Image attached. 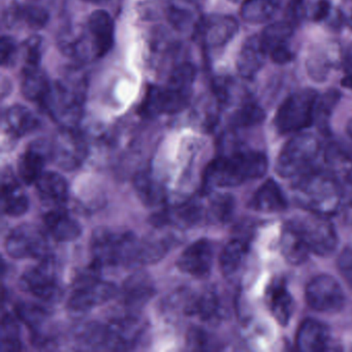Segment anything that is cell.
Masks as SVG:
<instances>
[{"mask_svg":"<svg viewBox=\"0 0 352 352\" xmlns=\"http://www.w3.org/2000/svg\"><path fill=\"white\" fill-rule=\"evenodd\" d=\"M16 315L20 320L23 321L30 329H38L47 318V313L38 305L22 302L16 308Z\"/></svg>","mask_w":352,"mask_h":352,"instance_id":"cell-43","label":"cell"},{"mask_svg":"<svg viewBox=\"0 0 352 352\" xmlns=\"http://www.w3.org/2000/svg\"><path fill=\"white\" fill-rule=\"evenodd\" d=\"M318 92L305 88L294 92L278 109L274 124L281 135L298 133L314 124L315 104Z\"/></svg>","mask_w":352,"mask_h":352,"instance_id":"cell-4","label":"cell"},{"mask_svg":"<svg viewBox=\"0 0 352 352\" xmlns=\"http://www.w3.org/2000/svg\"><path fill=\"white\" fill-rule=\"evenodd\" d=\"M119 236L107 228H98L91 236L92 261L102 267L118 265Z\"/></svg>","mask_w":352,"mask_h":352,"instance_id":"cell-20","label":"cell"},{"mask_svg":"<svg viewBox=\"0 0 352 352\" xmlns=\"http://www.w3.org/2000/svg\"><path fill=\"white\" fill-rule=\"evenodd\" d=\"M87 155V143L75 129H61L51 142V160L63 170H77Z\"/></svg>","mask_w":352,"mask_h":352,"instance_id":"cell-8","label":"cell"},{"mask_svg":"<svg viewBox=\"0 0 352 352\" xmlns=\"http://www.w3.org/2000/svg\"><path fill=\"white\" fill-rule=\"evenodd\" d=\"M133 186L138 197L144 205L156 207L166 199V192L160 183L147 170L138 173L133 179Z\"/></svg>","mask_w":352,"mask_h":352,"instance_id":"cell-30","label":"cell"},{"mask_svg":"<svg viewBox=\"0 0 352 352\" xmlns=\"http://www.w3.org/2000/svg\"><path fill=\"white\" fill-rule=\"evenodd\" d=\"M38 197L51 209L63 208L69 197V185L58 173L44 172L36 182Z\"/></svg>","mask_w":352,"mask_h":352,"instance_id":"cell-22","label":"cell"},{"mask_svg":"<svg viewBox=\"0 0 352 352\" xmlns=\"http://www.w3.org/2000/svg\"><path fill=\"white\" fill-rule=\"evenodd\" d=\"M214 251L211 243L206 239L189 245L177 261L179 270L193 277L209 275L213 265Z\"/></svg>","mask_w":352,"mask_h":352,"instance_id":"cell-14","label":"cell"},{"mask_svg":"<svg viewBox=\"0 0 352 352\" xmlns=\"http://www.w3.org/2000/svg\"><path fill=\"white\" fill-rule=\"evenodd\" d=\"M296 345L300 351H324L331 345V331L321 321L307 318L296 333Z\"/></svg>","mask_w":352,"mask_h":352,"instance_id":"cell-17","label":"cell"},{"mask_svg":"<svg viewBox=\"0 0 352 352\" xmlns=\"http://www.w3.org/2000/svg\"><path fill=\"white\" fill-rule=\"evenodd\" d=\"M267 306L279 324L287 325L294 313V298L283 278H276L265 292Z\"/></svg>","mask_w":352,"mask_h":352,"instance_id":"cell-19","label":"cell"},{"mask_svg":"<svg viewBox=\"0 0 352 352\" xmlns=\"http://www.w3.org/2000/svg\"><path fill=\"white\" fill-rule=\"evenodd\" d=\"M267 156L258 151L232 152L210 162L206 168V188L236 187L247 181L265 176L267 170Z\"/></svg>","mask_w":352,"mask_h":352,"instance_id":"cell-1","label":"cell"},{"mask_svg":"<svg viewBox=\"0 0 352 352\" xmlns=\"http://www.w3.org/2000/svg\"><path fill=\"white\" fill-rule=\"evenodd\" d=\"M155 294L153 283L145 273H135L123 284L122 302L131 310L142 308Z\"/></svg>","mask_w":352,"mask_h":352,"instance_id":"cell-26","label":"cell"},{"mask_svg":"<svg viewBox=\"0 0 352 352\" xmlns=\"http://www.w3.org/2000/svg\"><path fill=\"white\" fill-rule=\"evenodd\" d=\"M168 19L177 32L195 34L203 18L192 0H170L168 7Z\"/></svg>","mask_w":352,"mask_h":352,"instance_id":"cell-21","label":"cell"},{"mask_svg":"<svg viewBox=\"0 0 352 352\" xmlns=\"http://www.w3.org/2000/svg\"><path fill=\"white\" fill-rule=\"evenodd\" d=\"M333 65L331 55L323 50L313 51L306 63L309 77L316 82H324Z\"/></svg>","mask_w":352,"mask_h":352,"instance_id":"cell-38","label":"cell"},{"mask_svg":"<svg viewBox=\"0 0 352 352\" xmlns=\"http://www.w3.org/2000/svg\"><path fill=\"white\" fill-rule=\"evenodd\" d=\"M342 186V201L339 211L347 223L352 226V173L346 175Z\"/></svg>","mask_w":352,"mask_h":352,"instance_id":"cell-44","label":"cell"},{"mask_svg":"<svg viewBox=\"0 0 352 352\" xmlns=\"http://www.w3.org/2000/svg\"><path fill=\"white\" fill-rule=\"evenodd\" d=\"M279 0H244L241 17L253 25L267 23L277 13Z\"/></svg>","mask_w":352,"mask_h":352,"instance_id":"cell-31","label":"cell"},{"mask_svg":"<svg viewBox=\"0 0 352 352\" xmlns=\"http://www.w3.org/2000/svg\"><path fill=\"white\" fill-rule=\"evenodd\" d=\"M248 206L250 209L263 213H280L287 209L288 203L279 184L269 179L255 191Z\"/></svg>","mask_w":352,"mask_h":352,"instance_id":"cell-23","label":"cell"},{"mask_svg":"<svg viewBox=\"0 0 352 352\" xmlns=\"http://www.w3.org/2000/svg\"><path fill=\"white\" fill-rule=\"evenodd\" d=\"M43 54V40L38 36H32L24 44L25 65H40Z\"/></svg>","mask_w":352,"mask_h":352,"instance_id":"cell-45","label":"cell"},{"mask_svg":"<svg viewBox=\"0 0 352 352\" xmlns=\"http://www.w3.org/2000/svg\"><path fill=\"white\" fill-rule=\"evenodd\" d=\"M12 19L22 20L30 28L34 30H41L48 23L49 16L46 9L38 5H28L17 7L12 12Z\"/></svg>","mask_w":352,"mask_h":352,"instance_id":"cell-37","label":"cell"},{"mask_svg":"<svg viewBox=\"0 0 352 352\" xmlns=\"http://www.w3.org/2000/svg\"><path fill=\"white\" fill-rule=\"evenodd\" d=\"M3 123L10 135L21 138L36 129L38 119L30 109L21 104H15L8 109L3 116Z\"/></svg>","mask_w":352,"mask_h":352,"instance_id":"cell-29","label":"cell"},{"mask_svg":"<svg viewBox=\"0 0 352 352\" xmlns=\"http://www.w3.org/2000/svg\"><path fill=\"white\" fill-rule=\"evenodd\" d=\"M341 94L338 90H327L322 96H318L315 104L314 123H316L323 133H327L329 129V120L331 114L341 100Z\"/></svg>","mask_w":352,"mask_h":352,"instance_id":"cell-35","label":"cell"},{"mask_svg":"<svg viewBox=\"0 0 352 352\" xmlns=\"http://www.w3.org/2000/svg\"><path fill=\"white\" fill-rule=\"evenodd\" d=\"M280 249L285 261L294 265L306 263L312 253L296 221L287 222L284 226L280 238Z\"/></svg>","mask_w":352,"mask_h":352,"instance_id":"cell-18","label":"cell"},{"mask_svg":"<svg viewBox=\"0 0 352 352\" xmlns=\"http://www.w3.org/2000/svg\"><path fill=\"white\" fill-rule=\"evenodd\" d=\"M248 253V243L244 239L230 240L220 255V267L224 276L234 275L244 261Z\"/></svg>","mask_w":352,"mask_h":352,"instance_id":"cell-33","label":"cell"},{"mask_svg":"<svg viewBox=\"0 0 352 352\" xmlns=\"http://www.w3.org/2000/svg\"><path fill=\"white\" fill-rule=\"evenodd\" d=\"M306 300L309 307L317 312L335 313L343 308L345 294L335 278L322 274L309 282Z\"/></svg>","mask_w":352,"mask_h":352,"instance_id":"cell-10","label":"cell"},{"mask_svg":"<svg viewBox=\"0 0 352 352\" xmlns=\"http://www.w3.org/2000/svg\"><path fill=\"white\" fill-rule=\"evenodd\" d=\"M50 80L40 65H25L22 73L21 88L28 100L42 102L50 90Z\"/></svg>","mask_w":352,"mask_h":352,"instance_id":"cell-28","label":"cell"},{"mask_svg":"<svg viewBox=\"0 0 352 352\" xmlns=\"http://www.w3.org/2000/svg\"><path fill=\"white\" fill-rule=\"evenodd\" d=\"M197 69L184 63L175 67L166 87H162L164 114H177L187 108L192 96Z\"/></svg>","mask_w":352,"mask_h":352,"instance_id":"cell-7","label":"cell"},{"mask_svg":"<svg viewBox=\"0 0 352 352\" xmlns=\"http://www.w3.org/2000/svg\"><path fill=\"white\" fill-rule=\"evenodd\" d=\"M296 179L292 190L300 207L325 217L339 212L342 186L333 174L311 170Z\"/></svg>","mask_w":352,"mask_h":352,"instance_id":"cell-2","label":"cell"},{"mask_svg":"<svg viewBox=\"0 0 352 352\" xmlns=\"http://www.w3.org/2000/svg\"><path fill=\"white\" fill-rule=\"evenodd\" d=\"M45 226L51 236L58 242H71L79 238L82 228L65 208L51 209L44 217Z\"/></svg>","mask_w":352,"mask_h":352,"instance_id":"cell-24","label":"cell"},{"mask_svg":"<svg viewBox=\"0 0 352 352\" xmlns=\"http://www.w3.org/2000/svg\"><path fill=\"white\" fill-rule=\"evenodd\" d=\"M20 285L22 289L47 302L58 300L63 294L51 256L42 259L36 267L26 271L20 280Z\"/></svg>","mask_w":352,"mask_h":352,"instance_id":"cell-9","label":"cell"},{"mask_svg":"<svg viewBox=\"0 0 352 352\" xmlns=\"http://www.w3.org/2000/svg\"><path fill=\"white\" fill-rule=\"evenodd\" d=\"M239 32L238 21L230 16L216 15L203 18L195 34L207 49L222 48Z\"/></svg>","mask_w":352,"mask_h":352,"instance_id":"cell-12","label":"cell"},{"mask_svg":"<svg viewBox=\"0 0 352 352\" xmlns=\"http://www.w3.org/2000/svg\"><path fill=\"white\" fill-rule=\"evenodd\" d=\"M1 208L3 213L13 217L24 215L30 208L28 195L24 192L11 170L3 172Z\"/></svg>","mask_w":352,"mask_h":352,"instance_id":"cell-25","label":"cell"},{"mask_svg":"<svg viewBox=\"0 0 352 352\" xmlns=\"http://www.w3.org/2000/svg\"><path fill=\"white\" fill-rule=\"evenodd\" d=\"M221 304L219 296L215 292L208 290L197 300L187 305L186 313L191 316H197L208 322H215L221 318Z\"/></svg>","mask_w":352,"mask_h":352,"instance_id":"cell-32","label":"cell"},{"mask_svg":"<svg viewBox=\"0 0 352 352\" xmlns=\"http://www.w3.org/2000/svg\"><path fill=\"white\" fill-rule=\"evenodd\" d=\"M346 131H347V135H349L350 139L352 140V117L350 118V120L348 121Z\"/></svg>","mask_w":352,"mask_h":352,"instance_id":"cell-52","label":"cell"},{"mask_svg":"<svg viewBox=\"0 0 352 352\" xmlns=\"http://www.w3.org/2000/svg\"><path fill=\"white\" fill-rule=\"evenodd\" d=\"M269 56L261 36H249L244 43L236 59V69L241 77L252 79L265 65Z\"/></svg>","mask_w":352,"mask_h":352,"instance_id":"cell-16","label":"cell"},{"mask_svg":"<svg viewBox=\"0 0 352 352\" xmlns=\"http://www.w3.org/2000/svg\"><path fill=\"white\" fill-rule=\"evenodd\" d=\"M141 115L146 118H155L164 114L162 87L151 85L148 88L147 94L141 104Z\"/></svg>","mask_w":352,"mask_h":352,"instance_id":"cell-42","label":"cell"},{"mask_svg":"<svg viewBox=\"0 0 352 352\" xmlns=\"http://www.w3.org/2000/svg\"><path fill=\"white\" fill-rule=\"evenodd\" d=\"M88 1H90V3H104V1H108V0H88Z\"/></svg>","mask_w":352,"mask_h":352,"instance_id":"cell-53","label":"cell"},{"mask_svg":"<svg viewBox=\"0 0 352 352\" xmlns=\"http://www.w3.org/2000/svg\"><path fill=\"white\" fill-rule=\"evenodd\" d=\"M294 34V24L289 20H284L270 24L259 36L267 48V53H270L275 49L289 46Z\"/></svg>","mask_w":352,"mask_h":352,"instance_id":"cell-34","label":"cell"},{"mask_svg":"<svg viewBox=\"0 0 352 352\" xmlns=\"http://www.w3.org/2000/svg\"><path fill=\"white\" fill-rule=\"evenodd\" d=\"M234 201L230 195H215L210 201L209 219L217 223L228 221L234 213Z\"/></svg>","mask_w":352,"mask_h":352,"instance_id":"cell-40","label":"cell"},{"mask_svg":"<svg viewBox=\"0 0 352 352\" xmlns=\"http://www.w3.org/2000/svg\"><path fill=\"white\" fill-rule=\"evenodd\" d=\"M331 12L329 0H317L310 13L311 19L314 22H322L329 18Z\"/></svg>","mask_w":352,"mask_h":352,"instance_id":"cell-48","label":"cell"},{"mask_svg":"<svg viewBox=\"0 0 352 352\" xmlns=\"http://www.w3.org/2000/svg\"><path fill=\"white\" fill-rule=\"evenodd\" d=\"M21 350L17 321L11 315L3 317L1 321V351L14 352Z\"/></svg>","mask_w":352,"mask_h":352,"instance_id":"cell-41","label":"cell"},{"mask_svg":"<svg viewBox=\"0 0 352 352\" xmlns=\"http://www.w3.org/2000/svg\"><path fill=\"white\" fill-rule=\"evenodd\" d=\"M311 252L319 256H329L338 246L335 226L325 216L312 214L310 217L296 221Z\"/></svg>","mask_w":352,"mask_h":352,"instance_id":"cell-11","label":"cell"},{"mask_svg":"<svg viewBox=\"0 0 352 352\" xmlns=\"http://www.w3.org/2000/svg\"><path fill=\"white\" fill-rule=\"evenodd\" d=\"M338 269L348 287L352 290V248L346 247L338 257Z\"/></svg>","mask_w":352,"mask_h":352,"instance_id":"cell-47","label":"cell"},{"mask_svg":"<svg viewBox=\"0 0 352 352\" xmlns=\"http://www.w3.org/2000/svg\"><path fill=\"white\" fill-rule=\"evenodd\" d=\"M117 294L118 289L114 283L100 279L88 285L73 288L67 307L74 312H86L94 307L108 302Z\"/></svg>","mask_w":352,"mask_h":352,"instance_id":"cell-13","label":"cell"},{"mask_svg":"<svg viewBox=\"0 0 352 352\" xmlns=\"http://www.w3.org/2000/svg\"><path fill=\"white\" fill-rule=\"evenodd\" d=\"M341 85L343 86L344 88L352 90V75L347 76V77L342 79Z\"/></svg>","mask_w":352,"mask_h":352,"instance_id":"cell-51","label":"cell"},{"mask_svg":"<svg viewBox=\"0 0 352 352\" xmlns=\"http://www.w3.org/2000/svg\"><path fill=\"white\" fill-rule=\"evenodd\" d=\"M350 28H352V14L351 16H350Z\"/></svg>","mask_w":352,"mask_h":352,"instance_id":"cell-54","label":"cell"},{"mask_svg":"<svg viewBox=\"0 0 352 352\" xmlns=\"http://www.w3.org/2000/svg\"><path fill=\"white\" fill-rule=\"evenodd\" d=\"M168 243L157 236L145 239L141 241L140 261L142 265H150L160 261L168 252Z\"/></svg>","mask_w":352,"mask_h":352,"instance_id":"cell-39","label":"cell"},{"mask_svg":"<svg viewBox=\"0 0 352 352\" xmlns=\"http://www.w3.org/2000/svg\"><path fill=\"white\" fill-rule=\"evenodd\" d=\"M269 56L271 57L272 61L277 65H287L292 63L294 59V53L292 50L290 46L281 47V48L275 49L269 53Z\"/></svg>","mask_w":352,"mask_h":352,"instance_id":"cell-50","label":"cell"},{"mask_svg":"<svg viewBox=\"0 0 352 352\" xmlns=\"http://www.w3.org/2000/svg\"><path fill=\"white\" fill-rule=\"evenodd\" d=\"M86 26L98 46L100 56H104L114 44L115 26L112 18L107 12L96 11L91 14Z\"/></svg>","mask_w":352,"mask_h":352,"instance_id":"cell-27","label":"cell"},{"mask_svg":"<svg viewBox=\"0 0 352 352\" xmlns=\"http://www.w3.org/2000/svg\"><path fill=\"white\" fill-rule=\"evenodd\" d=\"M51 160V143L41 140L36 141L20 156L18 174L24 183H36L44 173L47 162Z\"/></svg>","mask_w":352,"mask_h":352,"instance_id":"cell-15","label":"cell"},{"mask_svg":"<svg viewBox=\"0 0 352 352\" xmlns=\"http://www.w3.org/2000/svg\"><path fill=\"white\" fill-rule=\"evenodd\" d=\"M17 43L11 36H3L0 41V58L3 67H11L17 57Z\"/></svg>","mask_w":352,"mask_h":352,"instance_id":"cell-46","label":"cell"},{"mask_svg":"<svg viewBox=\"0 0 352 352\" xmlns=\"http://www.w3.org/2000/svg\"><path fill=\"white\" fill-rule=\"evenodd\" d=\"M305 3L306 0H290L287 8V15L290 22L294 24V22L300 21L302 17H305L307 14Z\"/></svg>","mask_w":352,"mask_h":352,"instance_id":"cell-49","label":"cell"},{"mask_svg":"<svg viewBox=\"0 0 352 352\" xmlns=\"http://www.w3.org/2000/svg\"><path fill=\"white\" fill-rule=\"evenodd\" d=\"M86 86L83 74L67 72L63 79L51 85L48 94L41 102L61 129H75L79 123L83 113Z\"/></svg>","mask_w":352,"mask_h":352,"instance_id":"cell-3","label":"cell"},{"mask_svg":"<svg viewBox=\"0 0 352 352\" xmlns=\"http://www.w3.org/2000/svg\"><path fill=\"white\" fill-rule=\"evenodd\" d=\"M265 119V110L258 104L247 102L232 115V125L236 129H250L261 124Z\"/></svg>","mask_w":352,"mask_h":352,"instance_id":"cell-36","label":"cell"},{"mask_svg":"<svg viewBox=\"0 0 352 352\" xmlns=\"http://www.w3.org/2000/svg\"><path fill=\"white\" fill-rule=\"evenodd\" d=\"M46 232L34 224H22L14 228L6 240L8 254L15 259H45L50 256Z\"/></svg>","mask_w":352,"mask_h":352,"instance_id":"cell-6","label":"cell"},{"mask_svg":"<svg viewBox=\"0 0 352 352\" xmlns=\"http://www.w3.org/2000/svg\"><path fill=\"white\" fill-rule=\"evenodd\" d=\"M320 153V143L311 133H298L284 145L278 156L276 170L282 178H298L313 170Z\"/></svg>","mask_w":352,"mask_h":352,"instance_id":"cell-5","label":"cell"}]
</instances>
